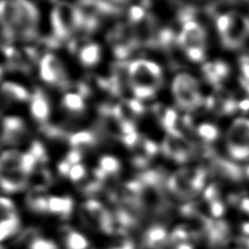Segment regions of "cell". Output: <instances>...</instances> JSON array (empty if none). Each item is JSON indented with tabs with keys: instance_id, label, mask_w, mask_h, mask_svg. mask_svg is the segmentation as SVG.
Here are the masks:
<instances>
[{
	"instance_id": "1",
	"label": "cell",
	"mask_w": 249,
	"mask_h": 249,
	"mask_svg": "<svg viewBox=\"0 0 249 249\" xmlns=\"http://www.w3.org/2000/svg\"><path fill=\"white\" fill-rule=\"evenodd\" d=\"M129 88L141 99L152 97L162 84V72L159 64L145 59H137L128 64Z\"/></svg>"
},
{
	"instance_id": "2",
	"label": "cell",
	"mask_w": 249,
	"mask_h": 249,
	"mask_svg": "<svg viewBox=\"0 0 249 249\" xmlns=\"http://www.w3.org/2000/svg\"><path fill=\"white\" fill-rule=\"evenodd\" d=\"M206 171L202 167L182 168L175 171L167 180V190L180 199H190L202 190Z\"/></svg>"
},
{
	"instance_id": "3",
	"label": "cell",
	"mask_w": 249,
	"mask_h": 249,
	"mask_svg": "<svg viewBox=\"0 0 249 249\" xmlns=\"http://www.w3.org/2000/svg\"><path fill=\"white\" fill-rule=\"evenodd\" d=\"M216 27L222 45L227 49H237L249 36V18L231 12L216 18Z\"/></svg>"
},
{
	"instance_id": "4",
	"label": "cell",
	"mask_w": 249,
	"mask_h": 249,
	"mask_svg": "<svg viewBox=\"0 0 249 249\" xmlns=\"http://www.w3.org/2000/svg\"><path fill=\"white\" fill-rule=\"evenodd\" d=\"M51 23L53 35L57 41L67 40L81 29L83 14L78 6L66 2L57 3L51 13Z\"/></svg>"
},
{
	"instance_id": "5",
	"label": "cell",
	"mask_w": 249,
	"mask_h": 249,
	"mask_svg": "<svg viewBox=\"0 0 249 249\" xmlns=\"http://www.w3.org/2000/svg\"><path fill=\"white\" fill-rule=\"evenodd\" d=\"M205 39L204 28L193 19L182 24L176 42L189 59L194 62H201L205 57Z\"/></svg>"
},
{
	"instance_id": "6",
	"label": "cell",
	"mask_w": 249,
	"mask_h": 249,
	"mask_svg": "<svg viewBox=\"0 0 249 249\" xmlns=\"http://www.w3.org/2000/svg\"><path fill=\"white\" fill-rule=\"evenodd\" d=\"M172 93L177 105L184 110H195L203 103L197 81L187 73H180L174 78Z\"/></svg>"
},
{
	"instance_id": "7",
	"label": "cell",
	"mask_w": 249,
	"mask_h": 249,
	"mask_svg": "<svg viewBox=\"0 0 249 249\" xmlns=\"http://www.w3.org/2000/svg\"><path fill=\"white\" fill-rule=\"evenodd\" d=\"M81 215L85 224L93 230L105 234H112L117 231L113 214L97 200H87L82 205Z\"/></svg>"
},
{
	"instance_id": "8",
	"label": "cell",
	"mask_w": 249,
	"mask_h": 249,
	"mask_svg": "<svg viewBox=\"0 0 249 249\" xmlns=\"http://www.w3.org/2000/svg\"><path fill=\"white\" fill-rule=\"evenodd\" d=\"M18 19L15 28V40L31 41L37 37L39 13L37 8L28 1H17Z\"/></svg>"
},
{
	"instance_id": "9",
	"label": "cell",
	"mask_w": 249,
	"mask_h": 249,
	"mask_svg": "<svg viewBox=\"0 0 249 249\" xmlns=\"http://www.w3.org/2000/svg\"><path fill=\"white\" fill-rule=\"evenodd\" d=\"M227 147L231 158L249 159V120L238 118L231 124L228 132Z\"/></svg>"
},
{
	"instance_id": "10",
	"label": "cell",
	"mask_w": 249,
	"mask_h": 249,
	"mask_svg": "<svg viewBox=\"0 0 249 249\" xmlns=\"http://www.w3.org/2000/svg\"><path fill=\"white\" fill-rule=\"evenodd\" d=\"M161 150L167 158L177 162H185L196 153V146L176 128L166 132Z\"/></svg>"
},
{
	"instance_id": "11",
	"label": "cell",
	"mask_w": 249,
	"mask_h": 249,
	"mask_svg": "<svg viewBox=\"0 0 249 249\" xmlns=\"http://www.w3.org/2000/svg\"><path fill=\"white\" fill-rule=\"evenodd\" d=\"M39 73L41 79L50 85L60 88H66L68 85L67 74L61 61L52 53H46L41 58Z\"/></svg>"
},
{
	"instance_id": "12",
	"label": "cell",
	"mask_w": 249,
	"mask_h": 249,
	"mask_svg": "<svg viewBox=\"0 0 249 249\" xmlns=\"http://www.w3.org/2000/svg\"><path fill=\"white\" fill-rule=\"evenodd\" d=\"M27 133L24 122L15 116L6 117L2 121L1 141L7 145H18L22 142Z\"/></svg>"
},
{
	"instance_id": "13",
	"label": "cell",
	"mask_w": 249,
	"mask_h": 249,
	"mask_svg": "<svg viewBox=\"0 0 249 249\" xmlns=\"http://www.w3.org/2000/svg\"><path fill=\"white\" fill-rule=\"evenodd\" d=\"M209 171L213 176L231 182H239L243 178V170L239 165L217 156L210 160Z\"/></svg>"
},
{
	"instance_id": "14",
	"label": "cell",
	"mask_w": 249,
	"mask_h": 249,
	"mask_svg": "<svg viewBox=\"0 0 249 249\" xmlns=\"http://www.w3.org/2000/svg\"><path fill=\"white\" fill-rule=\"evenodd\" d=\"M29 176L22 170L17 169L0 173V188L6 193H15L24 189Z\"/></svg>"
},
{
	"instance_id": "15",
	"label": "cell",
	"mask_w": 249,
	"mask_h": 249,
	"mask_svg": "<svg viewBox=\"0 0 249 249\" xmlns=\"http://www.w3.org/2000/svg\"><path fill=\"white\" fill-rule=\"evenodd\" d=\"M169 234L163 225L154 224L143 233V244L148 249H164Z\"/></svg>"
},
{
	"instance_id": "16",
	"label": "cell",
	"mask_w": 249,
	"mask_h": 249,
	"mask_svg": "<svg viewBox=\"0 0 249 249\" xmlns=\"http://www.w3.org/2000/svg\"><path fill=\"white\" fill-rule=\"evenodd\" d=\"M30 112L32 117L39 123H45L50 116L51 107L49 100L40 89H36L31 95Z\"/></svg>"
},
{
	"instance_id": "17",
	"label": "cell",
	"mask_w": 249,
	"mask_h": 249,
	"mask_svg": "<svg viewBox=\"0 0 249 249\" xmlns=\"http://www.w3.org/2000/svg\"><path fill=\"white\" fill-rule=\"evenodd\" d=\"M230 68L225 61L215 60L211 62H206L202 66V73L205 80L214 86H219V84L228 77Z\"/></svg>"
},
{
	"instance_id": "18",
	"label": "cell",
	"mask_w": 249,
	"mask_h": 249,
	"mask_svg": "<svg viewBox=\"0 0 249 249\" xmlns=\"http://www.w3.org/2000/svg\"><path fill=\"white\" fill-rule=\"evenodd\" d=\"M73 199L70 196H48V212L60 218H68L73 211Z\"/></svg>"
},
{
	"instance_id": "19",
	"label": "cell",
	"mask_w": 249,
	"mask_h": 249,
	"mask_svg": "<svg viewBox=\"0 0 249 249\" xmlns=\"http://www.w3.org/2000/svg\"><path fill=\"white\" fill-rule=\"evenodd\" d=\"M0 94L8 101L24 102L31 99L30 93L25 88L12 82H5L1 85Z\"/></svg>"
},
{
	"instance_id": "20",
	"label": "cell",
	"mask_w": 249,
	"mask_h": 249,
	"mask_svg": "<svg viewBox=\"0 0 249 249\" xmlns=\"http://www.w3.org/2000/svg\"><path fill=\"white\" fill-rule=\"evenodd\" d=\"M153 112L157 117L159 123L166 130V132L176 129L175 124L178 117L174 109L158 103L153 106Z\"/></svg>"
},
{
	"instance_id": "21",
	"label": "cell",
	"mask_w": 249,
	"mask_h": 249,
	"mask_svg": "<svg viewBox=\"0 0 249 249\" xmlns=\"http://www.w3.org/2000/svg\"><path fill=\"white\" fill-rule=\"evenodd\" d=\"M97 136L93 131L83 130L71 134L68 137V141L72 149H78L84 151L87 149H91L97 143Z\"/></svg>"
},
{
	"instance_id": "22",
	"label": "cell",
	"mask_w": 249,
	"mask_h": 249,
	"mask_svg": "<svg viewBox=\"0 0 249 249\" xmlns=\"http://www.w3.org/2000/svg\"><path fill=\"white\" fill-rule=\"evenodd\" d=\"M61 233L64 249H88L89 240L81 232L72 229H65Z\"/></svg>"
},
{
	"instance_id": "23",
	"label": "cell",
	"mask_w": 249,
	"mask_h": 249,
	"mask_svg": "<svg viewBox=\"0 0 249 249\" xmlns=\"http://www.w3.org/2000/svg\"><path fill=\"white\" fill-rule=\"evenodd\" d=\"M23 154L17 150L5 151L0 155V173L17 169H22Z\"/></svg>"
},
{
	"instance_id": "24",
	"label": "cell",
	"mask_w": 249,
	"mask_h": 249,
	"mask_svg": "<svg viewBox=\"0 0 249 249\" xmlns=\"http://www.w3.org/2000/svg\"><path fill=\"white\" fill-rule=\"evenodd\" d=\"M78 57L83 65L93 66L100 59V48L95 43H88L79 50Z\"/></svg>"
},
{
	"instance_id": "25",
	"label": "cell",
	"mask_w": 249,
	"mask_h": 249,
	"mask_svg": "<svg viewBox=\"0 0 249 249\" xmlns=\"http://www.w3.org/2000/svg\"><path fill=\"white\" fill-rule=\"evenodd\" d=\"M23 240L27 241L28 249H59L54 241L39 236L37 231L32 229L24 233Z\"/></svg>"
},
{
	"instance_id": "26",
	"label": "cell",
	"mask_w": 249,
	"mask_h": 249,
	"mask_svg": "<svg viewBox=\"0 0 249 249\" xmlns=\"http://www.w3.org/2000/svg\"><path fill=\"white\" fill-rule=\"evenodd\" d=\"M20 228V220L18 214H14L0 221V242L11 237L18 231Z\"/></svg>"
},
{
	"instance_id": "27",
	"label": "cell",
	"mask_w": 249,
	"mask_h": 249,
	"mask_svg": "<svg viewBox=\"0 0 249 249\" xmlns=\"http://www.w3.org/2000/svg\"><path fill=\"white\" fill-rule=\"evenodd\" d=\"M62 107L71 113H81L85 110V102L83 96L77 93H66L61 100Z\"/></svg>"
},
{
	"instance_id": "28",
	"label": "cell",
	"mask_w": 249,
	"mask_h": 249,
	"mask_svg": "<svg viewBox=\"0 0 249 249\" xmlns=\"http://www.w3.org/2000/svg\"><path fill=\"white\" fill-rule=\"evenodd\" d=\"M52 180H53V177L48 170L40 169V170H35L30 175V180H28V183H30L31 186L37 192H39L43 189L48 188L49 185L52 183Z\"/></svg>"
},
{
	"instance_id": "29",
	"label": "cell",
	"mask_w": 249,
	"mask_h": 249,
	"mask_svg": "<svg viewBox=\"0 0 249 249\" xmlns=\"http://www.w3.org/2000/svg\"><path fill=\"white\" fill-rule=\"evenodd\" d=\"M98 168L107 176L117 174L121 169V163L119 160L112 156H103L99 160Z\"/></svg>"
},
{
	"instance_id": "30",
	"label": "cell",
	"mask_w": 249,
	"mask_h": 249,
	"mask_svg": "<svg viewBox=\"0 0 249 249\" xmlns=\"http://www.w3.org/2000/svg\"><path fill=\"white\" fill-rule=\"evenodd\" d=\"M28 207L37 213L48 212V196L39 194H32L27 198Z\"/></svg>"
},
{
	"instance_id": "31",
	"label": "cell",
	"mask_w": 249,
	"mask_h": 249,
	"mask_svg": "<svg viewBox=\"0 0 249 249\" xmlns=\"http://www.w3.org/2000/svg\"><path fill=\"white\" fill-rule=\"evenodd\" d=\"M196 133L205 141H214L219 135V130L214 124L204 123L196 127Z\"/></svg>"
},
{
	"instance_id": "32",
	"label": "cell",
	"mask_w": 249,
	"mask_h": 249,
	"mask_svg": "<svg viewBox=\"0 0 249 249\" xmlns=\"http://www.w3.org/2000/svg\"><path fill=\"white\" fill-rule=\"evenodd\" d=\"M29 152L34 156L36 159L38 165L39 164H44L48 160V155L46 152V149L44 145L40 141H33L31 144V147L29 149Z\"/></svg>"
},
{
	"instance_id": "33",
	"label": "cell",
	"mask_w": 249,
	"mask_h": 249,
	"mask_svg": "<svg viewBox=\"0 0 249 249\" xmlns=\"http://www.w3.org/2000/svg\"><path fill=\"white\" fill-rule=\"evenodd\" d=\"M14 214H17L14 202L10 198L0 197V221Z\"/></svg>"
},
{
	"instance_id": "34",
	"label": "cell",
	"mask_w": 249,
	"mask_h": 249,
	"mask_svg": "<svg viewBox=\"0 0 249 249\" xmlns=\"http://www.w3.org/2000/svg\"><path fill=\"white\" fill-rule=\"evenodd\" d=\"M146 11L141 6H132L128 10V19L129 24L135 25L140 22L146 17Z\"/></svg>"
},
{
	"instance_id": "35",
	"label": "cell",
	"mask_w": 249,
	"mask_h": 249,
	"mask_svg": "<svg viewBox=\"0 0 249 249\" xmlns=\"http://www.w3.org/2000/svg\"><path fill=\"white\" fill-rule=\"evenodd\" d=\"M209 205V212L213 218H220L225 212V205L219 199L207 202Z\"/></svg>"
},
{
	"instance_id": "36",
	"label": "cell",
	"mask_w": 249,
	"mask_h": 249,
	"mask_svg": "<svg viewBox=\"0 0 249 249\" xmlns=\"http://www.w3.org/2000/svg\"><path fill=\"white\" fill-rule=\"evenodd\" d=\"M85 175H86V168H85V166L83 164H81V163H78V164L72 165L68 177L72 181L77 182V181L82 180L85 177Z\"/></svg>"
},
{
	"instance_id": "37",
	"label": "cell",
	"mask_w": 249,
	"mask_h": 249,
	"mask_svg": "<svg viewBox=\"0 0 249 249\" xmlns=\"http://www.w3.org/2000/svg\"><path fill=\"white\" fill-rule=\"evenodd\" d=\"M126 101H127V104H128V106H129V108H130V110L133 113L135 118L141 116L144 113L145 107L143 106V104L139 100H136V99H126Z\"/></svg>"
},
{
	"instance_id": "38",
	"label": "cell",
	"mask_w": 249,
	"mask_h": 249,
	"mask_svg": "<svg viewBox=\"0 0 249 249\" xmlns=\"http://www.w3.org/2000/svg\"><path fill=\"white\" fill-rule=\"evenodd\" d=\"M83 152L78 149H72L70 150L65 158V160H67L71 165H75L80 163V160H82Z\"/></svg>"
},
{
	"instance_id": "39",
	"label": "cell",
	"mask_w": 249,
	"mask_h": 249,
	"mask_svg": "<svg viewBox=\"0 0 249 249\" xmlns=\"http://www.w3.org/2000/svg\"><path fill=\"white\" fill-rule=\"evenodd\" d=\"M239 63L243 78L249 80V55L241 56L239 58Z\"/></svg>"
},
{
	"instance_id": "40",
	"label": "cell",
	"mask_w": 249,
	"mask_h": 249,
	"mask_svg": "<svg viewBox=\"0 0 249 249\" xmlns=\"http://www.w3.org/2000/svg\"><path fill=\"white\" fill-rule=\"evenodd\" d=\"M72 165L67 161V160H62L58 163L57 165V170H58V173L60 175H63V176H68L69 175V172H70V169H71Z\"/></svg>"
},
{
	"instance_id": "41",
	"label": "cell",
	"mask_w": 249,
	"mask_h": 249,
	"mask_svg": "<svg viewBox=\"0 0 249 249\" xmlns=\"http://www.w3.org/2000/svg\"><path fill=\"white\" fill-rule=\"evenodd\" d=\"M110 249H135V247H134V244L131 240L124 239V240H122L119 244H116L115 246H113Z\"/></svg>"
},
{
	"instance_id": "42",
	"label": "cell",
	"mask_w": 249,
	"mask_h": 249,
	"mask_svg": "<svg viewBox=\"0 0 249 249\" xmlns=\"http://www.w3.org/2000/svg\"><path fill=\"white\" fill-rule=\"evenodd\" d=\"M240 210L249 216V197H242L238 201Z\"/></svg>"
},
{
	"instance_id": "43",
	"label": "cell",
	"mask_w": 249,
	"mask_h": 249,
	"mask_svg": "<svg viewBox=\"0 0 249 249\" xmlns=\"http://www.w3.org/2000/svg\"><path fill=\"white\" fill-rule=\"evenodd\" d=\"M237 107L238 109L242 110V111H248L249 110V98L243 99L239 102H237Z\"/></svg>"
},
{
	"instance_id": "44",
	"label": "cell",
	"mask_w": 249,
	"mask_h": 249,
	"mask_svg": "<svg viewBox=\"0 0 249 249\" xmlns=\"http://www.w3.org/2000/svg\"><path fill=\"white\" fill-rule=\"evenodd\" d=\"M239 82H240L241 87L244 89V90L249 94V80H247V79L241 77V78L239 79Z\"/></svg>"
},
{
	"instance_id": "45",
	"label": "cell",
	"mask_w": 249,
	"mask_h": 249,
	"mask_svg": "<svg viewBox=\"0 0 249 249\" xmlns=\"http://www.w3.org/2000/svg\"><path fill=\"white\" fill-rule=\"evenodd\" d=\"M241 231L244 234H249V221H246V222L242 223Z\"/></svg>"
},
{
	"instance_id": "46",
	"label": "cell",
	"mask_w": 249,
	"mask_h": 249,
	"mask_svg": "<svg viewBox=\"0 0 249 249\" xmlns=\"http://www.w3.org/2000/svg\"><path fill=\"white\" fill-rule=\"evenodd\" d=\"M245 174L247 175V177L249 178V165L246 167V170H245Z\"/></svg>"
},
{
	"instance_id": "47",
	"label": "cell",
	"mask_w": 249,
	"mask_h": 249,
	"mask_svg": "<svg viewBox=\"0 0 249 249\" xmlns=\"http://www.w3.org/2000/svg\"><path fill=\"white\" fill-rule=\"evenodd\" d=\"M246 241H247L246 242V249H249V239H247Z\"/></svg>"
},
{
	"instance_id": "48",
	"label": "cell",
	"mask_w": 249,
	"mask_h": 249,
	"mask_svg": "<svg viewBox=\"0 0 249 249\" xmlns=\"http://www.w3.org/2000/svg\"><path fill=\"white\" fill-rule=\"evenodd\" d=\"M0 249H5V247H3L2 245H0Z\"/></svg>"
}]
</instances>
